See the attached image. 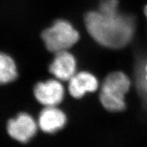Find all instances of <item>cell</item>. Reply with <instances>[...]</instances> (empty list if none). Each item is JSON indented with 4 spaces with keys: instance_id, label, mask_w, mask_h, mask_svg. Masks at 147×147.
I'll list each match as a JSON object with an SVG mask.
<instances>
[{
    "instance_id": "cell-7",
    "label": "cell",
    "mask_w": 147,
    "mask_h": 147,
    "mask_svg": "<svg viewBox=\"0 0 147 147\" xmlns=\"http://www.w3.org/2000/svg\"><path fill=\"white\" fill-rule=\"evenodd\" d=\"M98 88L97 78L87 71L76 73L69 80V93L75 98H80L86 93L96 91Z\"/></svg>"
},
{
    "instance_id": "cell-8",
    "label": "cell",
    "mask_w": 147,
    "mask_h": 147,
    "mask_svg": "<svg viewBox=\"0 0 147 147\" xmlns=\"http://www.w3.org/2000/svg\"><path fill=\"white\" fill-rule=\"evenodd\" d=\"M66 116L56 106L45 107L40 113L38 125L42 131L53 134L61 129L66 123Z\"/></svg>"
},
{
    "instance_id": "cell-12",
    "label": "cell",
    "mask_w": 147,
    "mask_h": 147,
    "mask_svg": "<svg viewBox=\"0 0 147 147\" xmlns=\"http://www.w3.org/2000/svg\"><path fill=\"white\" fill-rule=\"evenodd\" d=\"M144 14L145 17H146V21H147V5H145V7L144 8Z\"/></svg>"
},
{
    "instance_id": "cell-6",
    "label": "cell",
    "mask_w": 147,
    "mask_h": 147,
    "mask_svg": "<svg viewBox=\"0 0 147 147\" xmlns=\"http://www.w3.org/2000/svg\"><path fill=\"white\" fill-rule=\"evenodd\" d=\"M76 62L74 57L67 51L55 53L49 71L59 80L67 81L76 74Z\"/></svg>"
},
{
    "instance_id": "cell-1",
    "label": "cell",
    "mask_w": 147,
    "mask_h": 147,
    "mask_svg": "<svg viewBox=\"0 0 147 147\" xmlns=\"http://www.w3.org/2000/svg\"><path fill=\"white\" fill-rule=\"evenodd\" d=\"M84 23L95 42L111 49H122L129 45L133 40L136 27L135 18L121 10L115 13L91 11L86 14Z\"/></svg>"
},
{
    "instance_id": "cell-9",
    "label": "cell",
    "mask_w": 147,
    "mask_h": 147,
    "mask_svg": "<svg viewBox=\"0 0 147 147\" xmlns=\"http://www.w3.org/2000/svg\"><path fill=\"white\" fill-rule=\"evenodd\" d=\"M17 77V69L14 60L8 55L0 53V84L12 82Z\"/></svg>"
},
{
    "instance_id": "cell-5",
    "label": "cell",
    "mask_w": 147,
    "mask_h": 147,
    "mask_svg": "<svg viewBox=\"0 0 147 147\" xmlns=\"http://www.w3.org/2000/svg\"><path fill=\"white\" fill-rule=\"evenodd\" d=\"M7 130L10 137L25 143L29 142L36 134L37 124L32 116L21 113L8 121Z\"/></svg>"
},
{
    "instance_id": "cell-11",
    "label": "cell",
    "mask_w": 147,
    "mask_h": 147,
    "mask_svg": "<svg viewBox=\"0 0 147 147\" xmlns=\"http://www.w3.org/2000/svg\"><path fill=\"white\" fill-rule=\"evenodd\" d=\"M98 10L104 13H115L120 11L119 0H102Z\"/></svg>"
},
{
    "instance_id": "cell-10",
    "label": "cell",
    "mask_w": 147,
    "mask_h": 147,
    "mask_svg": "<svg viewBox=\"0 0 147 147\" xmlns=\"http://www.w3.org/2000/svg\"><path fill=\"white\" fill-rule=\"evenodd\" d=\"M136 80L140 93L147 101V58L143 59L138 65Z\"/></svg>"
},
{
    "instance_id": "cell-4",
    "label": "cell",
    "mask_w": 147,
    "mask_h": 147,
    "mask_svg": "<svg viewBox=\"0 0 147 147\" xmlns=\"http://www.w3.org/2000/svg\"><path fill=\"white\" fill-rule=\"evenodd\" d=\"M34 96L45 107L57 106L63 100L64 88L57 80H48L38 82L34 89Z\"/></svg>"
},
{
    "instance_id": "cell-3",
    "label": "cell",
    "mask_w": 147,
    "mask_h": 147,
    "mask_svg": "<svg viewBox=\"0 0 147 147\" xmlns=\"http://www.w3.org/2000/svg\"><path fill=\"white\" fill-rule=\"evenodd\" d=\"M79 38L78 32L72 25L61 19L55 21L42 34L47 49L54 53L67 51L78 42Z\"/></svg>"
},
{
    "instance_id": "cell-2",
    "label": "cell",
    "mask_w": 147,
    "mask_h": 147,
    "mask_svg": "<svg viewBox=\"0 0 147 147\" xmlns=\"http://www.w3.org/2000/svg\"><path fill=\"white\" fill-rule=\"evenodd\" d=\"M131 87V79L123 71L110 73L101 86L100 101L103 107L113 113L123 111L127 106L126 95Z\"/></svg>"
}]
</instances>
